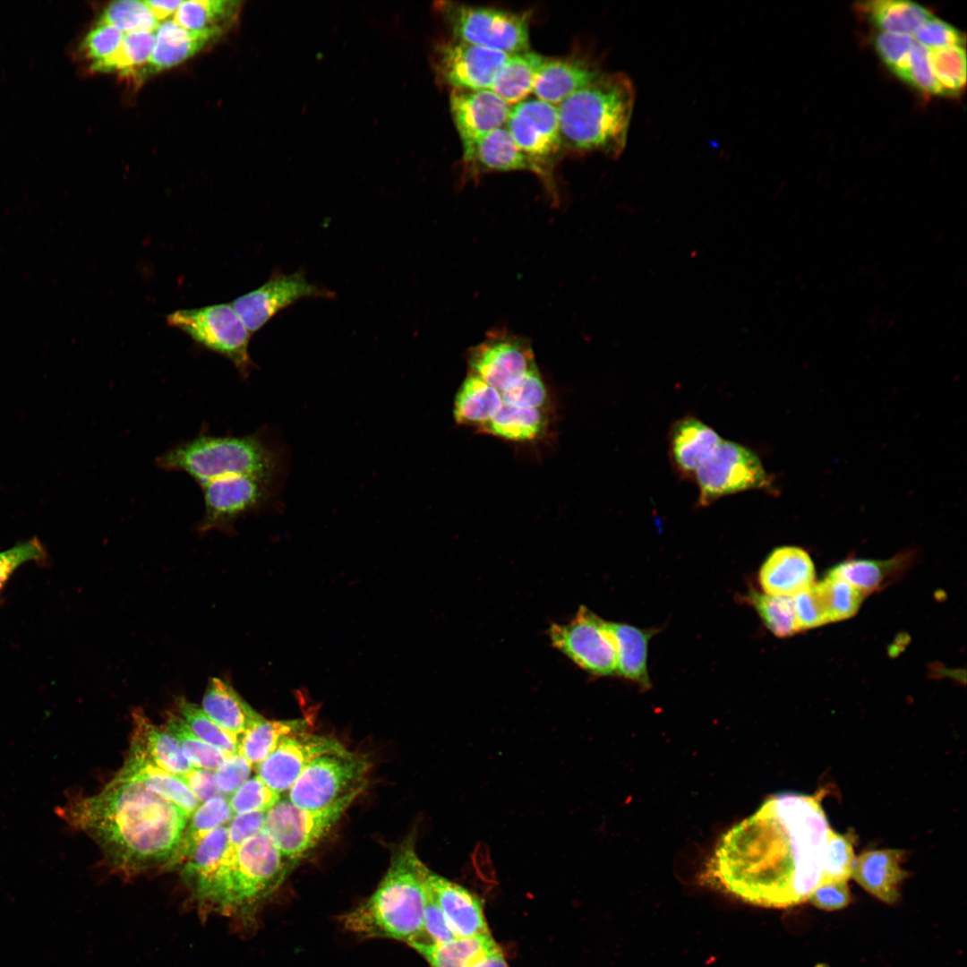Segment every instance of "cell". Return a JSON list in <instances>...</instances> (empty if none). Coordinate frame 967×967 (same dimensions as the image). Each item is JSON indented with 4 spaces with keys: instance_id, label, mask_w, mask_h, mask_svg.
<instances>
[{
    "instance_id": "obj_28",
    "label": "cell",
    "mask_w": 967,
    "mask_h": 967,
    "mask_svg": "<svg viewBox=\"0 0 967 967\" xmlns=\"http://www.w3.org/2000/svg\"><path fill=\"white\" fill-rule=\"evenodd\" d=\"M201 709L220 727L239 738L264 719L230 684L217 677L208 682Z\"/></svg>"
},
{
    "instance_id": "obj_58",
    "label": "cell",
    "mask_w": 967,
    "mask_h": 967,
    "mask_svg": "<svg viewBox=\"0 0 967 967\" xmlns=\"http://www.w3.org/2000/svg\"><path fill=\"white\" fill-rule=\"evenodd\" d=\"M424 932L432 942L444 944L457 938L449 928L444 915L427 886V896L424 915Z\"/></svg>"
},
{
    "instance_id": "obj_25",
    "label": "cell",
    "mask_w": 967,
    "mask_h": 967,
    "mask_svg": "<svg viewBox=\"0 0 967 967\" xmlns=\"http://www.w3.org/2000/svg\"><path fill=\"white\" fill-rule=\"evenodd\" d=\"M223 29L186 30L174 20L161 21L155 30L152 55L140 73L169 69L194 56L222 36Z\"/></svg>"
},
{
    "instance_id": "obj_14",
    "label": "cell",
    "mask_w": 967,
    "mask_h": 967,
    "mask_svg": "<svg viewBox=\"0 0 967 967\" xmlns=\"http://www.w3.org/2000/svg\"><path fill=\"white\" fill-rule=\"evenodd\" d=\"M335 297V292L308 281L302 269L292 273L278 269L263 285L237 297L231 305L252 334L301 299Z\"/></svg>"
},
{
    "instance_id": "obj_55",
    "label": "cell",
    "mask_w": 967,
    "mask_h": 967,
    "mask_svg": "<svg viewBox=\"0 0 967 967\" xmlns=\"http://www.w3.org/2000/svg\"><path fill=\"white\" fill-rule=\"evenodd\" d=\"M914 40L928 47L937 49L950 46H964L963 34L935 16L926 21L912 35Z\"/></svg>"
},
{
    "instance_id": "obj_15",
    "label": "cell",
    "mask_w": 967,
    "mask_h": 967,
    "mask_svg": "<svg viewBox=\"0 0 967 967\" xmlns=\"http://www.w3.org/2000/svg\"><path fill=\"white\" fill-rule=\"evenodd\" d=\"M469 372L504 392L538 369L528 341L506 330H494L467 353Z\"/></svg>"
},
{
    "instance_id": "obj_22",
    "label": "cell",
    "mask_w": 967,
    "mask_h": 967,
    "mask_svg": "<svg viewBox=\"0 0 967 967\" xmlns=\"http://www.w3.org/2000/svg\"><path fill=\"white\" fill-rule=\"evenodd\" d=\"M427 886L457 937L490 934L481 901L466 888L429 871Z\"/></svg>"
},
{
    "instance_id": "obj_9",
    "label": "cell",
    "mask_w": 967,
    "mask_h": 967,
    "mask_svg": "<svg viewBox=\"0 0 967 967\" xmlns=\"http://www.w3.org/2000/svg\"><path fill=\"white\" fill-rule=\"evenodd\" d=\"M364 790L320 809H305L285 796L266 812L264 830L282 855L295 864L314 850L339 822Z\"/></svg>"
},
{
    "instance_id": "obj_17",
    "label": "cell",
    "mask_w": 967,
    "mask_h": 967,
    "mask_svg": "<svg viewBox=\"0 0 967 967\" xmlns=\"http://www.w3.org/2000/svg\"><path fill=\"white\" fill-rule=\"evenodd\" d=\"M271 483L251 475H231L201 484L204 500L201 530L228 527L239 517L260 509L269 499Z\"/></svg>"
},
{
    "instance_id": "obj_57",
    "label": "cell",
    "mask_w": 967,
    "mask_h": 967,
    "mask_svg": "<svg viewBox=\"0 0 967 967\" xmlns=\"http://www.w3.org/2000/svg\"><path fill=\"white\" fill-rule=\"evenodd\" d=\"M253 766L240 753L228 755L215 771L217 784L228 799L250 777Z\"/></svg>"
},
{
    "instance_id": "obj_40",
    "label": "cell",
    "mask_w": 967,
    "mask_h": 967,
    "mask_svg": "<svg viewBox=\"0 0 967 967\" xmlns=\"http://www.w3.org/2000/svg\"><path fill=\"white\" fill-rule=\"evenodd\" d=\"M228 843L227 826L210 832L182 864L180 874L189 891L205 880L216 869Z\"/></svg>"
},
{
    "instance_id": "obj_8",
    "label": "cell",
    "mask_w": 967,
    "mask_h": 967,
    "mask_svg": "<svg viewBox=\"0 0 967 967\" xmlns=\"http://www.w3.org/2000/svg\"><path fill=\"white\" fill-rule=\"evenodd\" d=\"M167 323L202 347L229 360L243 379L255 368L249 355L252 333L231 304L181 309L167 316Z\"/></svg>"
},
{
    "instance_id": "obj_42",
    "label": "cell",
    "mask_w": 967,
    "mask_h": 967,
    "mask_svg": "<svg viewBox=\"0 0 967 967\" xmlns=\"http://www.w3.org/2000/svg\"><path fill=\"white\" fill-rule=\"evenodd\" d=\"M164 727L178 740L184 757L193 767L216 771L228 756L198 738L179 715L169 713Z\"/></svg>"
},
{
    "instance_id": "obj_41",
    "label": "cell",
    "mask_w": 967,
    "mask_h": 967,
    "mask_svg": "<svg viewBox=\"0 0 967 967\" xmlns=\"http://www.w3.org/2000/svg\"><path fill=\"white\" fill-rule=\"evenodd\" d=\"M746 600L761 620L777 638H788L800 631L792 597L772 595L750 590Z\"/></svg>"
},
{
    "instance_id": "obj_7",
    "label": "cell",
    "mask_w": 967,
    "mask_h": 967,
    "mask_svg": "<svg viewBox=\"0 0 967 967\" xmlns=\"http://www.w3.org/2000/svg\"><path fill=\"white\" fill-rule=\"evenodd\" d=\"M435 8L452 39L510 55L529 50L527 13L449 1Z\"/></svg>"
},
{
    "instance_id": "obj_45",
    "label": "cell",
    "mask_w": 967,
    "mask_h": 967,
    "mask_svg": "<svg viewBox=\"0 0 967 967\" xmlns=\"http://www.w3.org/2000/svg\"><path fill=\"white\" fill-rule=\"evenodd\" d=\"M98 23L112 26L125 34L155 31L160 22L143 1L120 0L103 10Z\"/></svg>"
},
{
    "instance_id": "obj_54",
    "label": "cell",
    "mask_w": 967,
    "mask_h": 967,
    "mask_svg": "<svg viewBox=\"0 0 967 967\" xmlns=\"http://www.w3.org/2000/svg\"><path fill=\"white\" fill-rule=\"evenodd\" d=\"M911 35L879 31L874 47L882 62L895 74L906 63L915 44Z\"/></svg>"
},
{
    "instance_id": "obj_50",
    "label": "cell",
    "mask_w": 967,
    "mask_h": 967,
    "mask_svg": "<svg viewBox=\"0 0 967 967\" xmlns=\"http://www.w3.org/2000/svg\"><path fill=\"white\" fill-rule=\"evenodd\" d=\"M282 796L270 789L259 775L255 774L228 798V802L234 816L267 812Z\"/></svg>"
},
{
    "instance_id": "obj_4",
    "label": "cell",
    "mask_w": 967,
    "mask_h": 967,
    "mask_svg": "<svg viewBox=\"0 0 967 967\" xmlns=\"http://www.w3.org/2000/svg\"><path fill=\"white\" fill-rule=\"evenodd\" d=\"M294 867L263 829L239 847L227 843L213 872L190 892L201 907L248 920Z\"/></svg>"
},
{
    "instance_id": "obj_21",
    "label": "cell",
    "mask_w": 967,
    "mask_h": 967,
    "mask_svg": "<svg viewBox=\"0 0 967 967\" xmlns=\"http://www.w3.org/2000/svg\"><path fill=\"white\" fill-rule=\"evenodd\" d=\"M602 73L595 58L586 55L545 57L536 74L533 92L540 100L560 105Z\"/></svg>"
},
{
    "instance_id": "obj_11",
    "label": "cell",
    "mask_w": 967,
    "mask_h": 967,
    "mask_svg": "<svg viewBox=\"0 0 967 967\" xmlns=\"http://www.w3.org/2000/svg\"><path fill=\"white\" fill-rule=\"evenodd\" d=\"M693 480L701 507L727 495L772 487V479L758 456L740 443L723 439L697 468Z\"/></svg>"
},
{
    "instance_id": "obj_35",
    "label": "cell",
    "mask_w": 967,
    "mask_h": 967,
    "mask_svg": "<svg viewBox=\"0 0 967 967\" xmlns=\"http://www.w3.org/2000/svg\"><path fill=\"white\" fill-rule=\"evenodd\" d=\"M233 817L234 813L226 797H215L201 803L188 819L170 869L180 868L210 832L219 826H227Z\"/></svg>"
},
{
    "instance_id": "obj_34",
    "label": "cell",
    "mask_w": 967,
    "mask_h": 967,
    "mask_svg": "<svg viewBox=\"0 0 967 967\" xmlns=\"http://www.w3.org/2000/svg\"><path fill=\"white\" fill-rule=\"evenodd\" d=\"M545 56L530 50L511 54L496 73L491 88L509 105H516L533 92L536 74Z\"/></svg>"
},
{
    "instance_id": "obj_3",
    "label": "cell",
    "mask_w": 967,
    "mask_h": 967,
    "mask_svg": "<svg viewBox=\"0 0 967 967\" xmlns=\"http://www.w3.org/2000/svg\"><path fill=\"white\" fill-rule=\"evenodd\" d=\"M636 101L631 79L603 72L558 105L563 150L619 158L627 145Z\"/></svg>"
},
{
    "instance_id": "obj_31",
    "label": "cell",
    "mask_w": 967,
    "mask_h": 967,
    "mask_svg": "<svg viewBox=\"0 0 967 967\" xmlns=\"http://www.w3.org/2000/svg\"><path fill=\"white\" fill-rule=\"evenodd\" d=\"M617 649V674L646 689L651 687L647 672V650L654 629L609 622Z\"/></svg>"
},
{
    "instance_id": "obj_48",
    "label": "cell",
    "mask_w": 967,
    "mask_h": 967,
    "mask_svg": "<svg viewBox=\"0 0 967 967\" xmlns=\"http://www.w3.org/2000/svg\"><path fill=\"white\" fill-rule=\"evenodd\" d=\"M854 860L852 837L830 829L824 851L823 884L847 881Z\"/></svg>"
},
{
    "instance_id": "obj_63",
    "label": "cell",
    "mask_w": 967,
    "mask_h": 967,
    "mask_svg": "<svg viewBox=\"0 0 967 967\" xmlns=\"http://www.w3.org/2000/svg\"><path fill=\"white\" fill-rule=\"evenodd\" d=\"M469 967H509V965L500 949L484 956Z\"/></svg>"
},
{
    "instance_id": "obj_56",
    "label": "cell",
    "mask_w": 967,
    "mask_h": 967,
    "mask_svg": "<svg viewBox=\"0 0 967 967\" xmlns=\"http://www.w3.org/2000/svg\"><path fill=\"white\" fill-rule=\"evenodd\" d=\"M792 601L800 631L830 623L816 582L792 596Z\"/></svg>"
},
{
    "instance_id": "obj_43",
    "label": "cell",
    "mask_w": 967,
    "mask_h": 967,
    "mask_svg": "<svg viewBox=\"0 0 967 967\" xmlns=\"http://www.w3.org/2000/svg\"><path fill=\"white\" fill-rule=\"evenodd\" d=\"M816 586L830 622L847 620L854 616L865 596L831 571L824 579L816 582Z\"/></svg>"
},
{
    "instance_id": "obj_10",
    "label": "cell",
    "mask_w": 967,
    "mask_h": 967,
    "mask_svg": "<svg viewBox=\"0 0 967 967\" xmlns=\"http://www.w3.org/2000/svg\"><path fill=\"white\" fill-rule=\"evenodd\" d=\"M371 768L369 758L346 749L312 760L286 793L295 806L305 809L326 808L358 790H364Z\"/></svg>"
},
{
    "instance_id": "obj_2",
    "label": "cell",
    "mask_w": 967,
    "mask_h": 967,
    "mask_svg": "<svg viewBox=\"0 0 967 967\" xmlns=\"http://www.w3.org/2000/svg\"><path fill=\"white\" fill-rule=\"evenodd\" d=\"M100 848L116 872L170 869L190 816L141 782L117 773L98 792L73 795L57 809Z\"/></svg>"
},
{
    "instance_id": "obj_1",
    "label": "cell",
    "mask_w": 967,
    "mask_h": 967,
    "mask_svg": "<svg viewBox=\"0 0 967 967\" xmlns=\"http://www.w3.org/2000/svg\"><path fill=\"white\" fill-rule=\"evenodd\" d=\"M829 831L820 796L771 797L723 836L706 868V880L753 905L800 903L823 884Z\"/></svg>"
},
{
    "instance_id": "obj_18",
    "label": "cell",
    "mask_w": 967,
    "mask_h": 967,
    "mask_svg": "<svg viewBox=\"0 0 967 967\" xmlns=\"http://www.w3.org/2000/svg\"><path fill=\"white\" fill-rule=\"evenodd\" d=\"M347 748L336 738L310 732L284 739L260 764L256 774L273 791L283 795L315 758L339 753Z\"/></svg>"
},
{
    "instance_id": "obj_33",
    "label": "cell",
    "mask_w": 967,
    "mask_h": 967,
    "mask_svg": "<svg viewBox=\"0 0 967 967\" xmlns=\"http://www.w3.org/2000/svg\"><path fill=\"white\" fill-rule=\"evenodd\" d=\"M502 406L501 391L468 371L456 394L453 415L458 424L480 430Z\"/></svg>"
},
{
    "instance_id": "obj_12",
    "label": "cell",
    "mask_w": 967,
    "mask_h": 967,
    "mask_svg": "<svg viewBox=\"0 0 967 967\" xmlns=\"http://www.w3.org/2000/svg\"><path fill=\"white\" fill-rule=\"evenodd\" d=\"M548 632L552 646L586 672L617 674V649L609 621L586 607L580 606L568 623L552 624Z\"/></svg>"
},
{
    "instance_id": "obj_36",
    "label": "cell",
    "mask_w": 967,
    "mask_h": 967,
    "mask_svg": "<svg viewBox=\"0 0 967 967\" xmlns=\"http://www.w3.org/2000/svg\"><path fill=\"white\" fill-rule=\"evenodd\" d=\"M860 8L880 31L911 36L934 16L927 8L910 1H869L863 3Z\"/></svg>"
},
{
    "instance_id": "obj_19",
    "label": "cell",
    "mask_w": 967,
    "mask_h": 967,
    "mask_svg": "<svg viewBox=\"0 0 967 967\" xmlns=\"http://www.w3.org/2000/svg\"><path fill=\"white\" fill-rule=\"evenodd\" d=\"M449 107L458 133L463 156L492 131L502 127L510 112V105L490 89L450 90Z\"/></svg>"
},
{
    "instance_id": "obj_53",
    "label": "cell",
    "mask_w": 967,
    "mask_h": 967,
    "mask_svg": "<svg viewBox=\"0 0 967 967\" xmlns=\"http://www.w3.org/2000/svg\"><path fill=\"white\" fill-rule=\"evenodd\" d=\"M46 557L45 547L35 537L0 552V594L20 567L30 561H43Z\"/></svg>"
},
{
    "instance_id": "obj_23",
    "label": "cell",
    "mask_w": 967,
    "mask_h": 967,
    "mask_svg": "<svg viewBox=\"0 0 967 967\" xmlns=\"http://www.w3.org/2000/svg\"><path fill=\"white\" fill-rule=\"evenodd\" d=\"M809 554L797 546L772 551L760 567L758 582L765 594L792 597L815 582Z\"/></svg>"
},
{
    "instance_id": "obj_27",
    "label": "cell",
    "mask_w": 967,
    "mask_h": 967,
    "mask_svg": "<svg viewBox=\"0 0 967 967\" xmlns=\"http://www.w3.org/2000/svg\"><path fill=\"white\" fill-rule=\"evenodd\" d=\"M131 747L140 750L158 767L175 775L188 773L193 766L184 757L178 740L165 727H160L141 708L132 713Z\"/></svg>"
},
{
    "instance_id": "obj_16",
    "label": "cell",
    "mask_w": 967,
    "mask_h": 967,
    "mask_svg": "<svg viewBox=\"0 0 967 967\" xmlns=\"http://www.w3.org/2000/svg\"><path fill=\"white\" fill-rule=\"evenodd\" d=\"M505 128L522 151L552 168L563 150L558 108L548 102L534 98L514 105Z\"/></svg>"
},
{
    "instance_id": "obj_52",
    "label": "cell",
    "mask_w": 967,
    "mask_h": 967,
    "mask_svg": "<svg viewBox=\"0 0 967 967\" xmlns=\"http://www.w3.org/2000/svg\"><path fill=\"white\" fill-rule=\"evenodd\" d=\"M501 393L503 405L518 408L545 409L548 402V393L538 369Z\"/></svg>"
},
{
    "instance_id": "obj_44",
    "label": "cell",
    "mask_w": 967,
    "mask_h": 967,
    "mask_svg": "<svg viewBox=\"0 0 967 967\" xmlns=\"http://www.w3.org/2000/svg\"><path fill=\"white\" fill-rule=\"evenodd\" d=\"M179 715L204 742L214 746L227 755L239 753L240 738L226 731L210 718L201 706L184 698L177 701Z\"/></svg>"
},
{
    "instance_id": "obj_5",
    "label": "cell",
    "mask_w": 967,
    "mask_h": 967,
    "mask_svg": "<svg viewBox=\"0 0 967 967\" xmlns=\"http://www.w3.org/2000/svg\"><path fill=\"white\" fill-rule=\"evenodd\" d=\"M429 871L413 841L406 840L392 854L389 869L372 894L344 915L345 928L362 937L388 938L407 945L425 937Z\"/></svg>"
},
{
    "instance_id": "obj_59",
    "label": "cell",
    "mask_w": 967,
    "mask_h": 967,
    "mask_svg": "<svg viewBox=\"0 0 967 967\" xmlns=\"http://www.w3.org/2000/svg\"><path fill=\"white\" fill-rule=\"evenodd\" d=\"M808 900L815 907L834 911L847 906L851 902V894L847 881L823 884L816 887Z\"/></svg>"
},
{
    "instance_id": "obj_61",
    "label": "cell",
    "mask_w": 967,
    "mask_h": 967,
    "mask_svg": "<svg viewBox=\"0 0 967 967\" xmlns=\"http://www.w3.org/2000/svg\"><path fill=\"white\" fill-rule=\"evenodd\" d=\"M181 778L200 803L215 797H226L217 784L215 771L213 770L193 767L188 773L181 775Z\"/></svg>"
},
{
    "instance_id": "obj_37",
    "label": "cell",
    "mask_w": 967,
    "mask_h": 967,
    "mask_svg": "<svg viewBox=\"0 0 967 967\" xmlns=\"http://www.w3.org/2000/svg\"><path fill=\"white\" fill-rule=\"evenodd\" d=\"M305 719H263L240 738L239 753L253 766L264 760L286 738L309 732Z\"/></svg>"
},
{
    "instance_id": "obj_29",
    "label": "cell",
    "mask_w": 967,
    "mask_h": 967,
    "mask_svg": "<svg viewBox=\"0 0 967 967\" xmlns=\"http://www.w3.org/2000/svg\"><path fill=\"white\" fill-rule=\"evenodd\" d=\"M118 773L145 784L151 791L174 802L189 816L201 804L181 776L158 767L133 747L130 746L128 756Z\"/></svg>"
},
{
    "instance_id": "obj_32",
    "label": "cell",
    "mask_w": 967,
    "mask_h": 967,
    "mask_svg": "<svg viewBox=\"0 0 967 967\" xmlns=\"http://www.w3.org/2000/svg\"><path fill=\"white\" fill-rule=\"evenodd\" d=\"M431 967H469L484 956L500 950L491 934L478 935L438 944L424 937L408 944Z\"/></svg>"
},
{
    "instance_id": "obj_13",
    "label": "cell",
    "mask_w": 967,
    "mask_h": 967,
    "mask_svg": "<svg viewBox=\"0 0 967 967\" xmlns=\"http://www.w3.org/2000/svg\"><path fill=\"white\" fill-rule=\"evenodd\" d=\"M509 56L450 38L434 44L432 64L438 82L450 90H484Z\"/></svg>"
},
{
    "instance_id": "obj_20",
    "label": "cell",
    "mask_w": 967,
    "mask_h": 967,
    "mask_svg": "<svg viewBox=\"0 0 967 967\" xmlns=\"http://www.w3.org/2000/svg\"><path fill=\"white\" fill-rule=\"evenodd\" d=\"M464 163L474 173L528 171L539 176L554 195L552 168L534 159L515 143L505 126L483 137L466 156Z\"/></svg>"
},
{
    "instance_id": "obj_38",
    "label": "cell",
    "mask_w": 967,
    "mask_h": 967,
    "mask_svg": "<svg viewBox=\"0 0 967 967\" xmlns=\"http://www.w3.org/2000/svg\"><path fill=\"white\" fill-rule=\"evenodd\" d=\"M548 423L545 409L518 408L503 405L479 430L513 441H528L540 437Z\"/></svg>"
},
{
    "instance_id": "obj_24",
    "label": "cell",
    "mask_w": 967,
    "mask_h": 967,
    "mask_svg": "<svg viewBox=\"0 0 967 967\" xmlns=\"http://www.w3.org/2000/svg\"><path fill=\"white\" fill-rule=\"evenodd\" d=\"M721 436L693 415L677 420L668 435L669 457L675 472L682 479L693 480L697 468L715 450Z\"/></svg>"
},
{
    "instance_id": "obj_46",
    "label": "cell",
    "mask_w": 967,
    "mask_h": 967,
    "mask_svg": "<svg viewBox=\"0 0 967 967\" xmlns=\"http://www.w3.org/2000/svg\"><path fill=\"white\" fill-rule=\"evenodd\" d=\"M154 45V31L125 33L119 50L103 72L124 75L140 73L150 61Z\"/></svg>"
},
{
    "instance_id": "obj_62",
    "label": "cell",
    "mask_w": 967,
    "mask_h": 967,
    "mask_svg": "<svg viewBox=\"0 0 967 967\" xmlns=\"http://www.w3.org/2000/svg\"><path fill=\"white\" fill-rule=\"evenodd\" d=\"M143 2L150 8V10L152 12L154 16L159 22L166 21L170 16H174L178 7L182 4L181 0H148Z\"/></svg>"
},
{
    "instance_id": "obj_51",
    "label": "cell",
    "mask_w": 967,
    "mask_h": 967,
    "mask_svg": "<svg viewBox=\"0 0 967 967\" xmlns=\"http://www.w3.org/2000/svg\"><path fill=\"white\" fill-rule=\"evenodd\" d=\"M124 35L116 28L102 23H97L88 32L82 42V50L90 62L91 70L104 71L119 50Z\"/></svg>"
},
{
    "instance_id": "obj_47",
    "label": "cell",
    "mask_w": 967,
    "mask_h": 967,
    "mask_svg": "<svg viewBox=\"0 0 967 967\" xmlns=\"http://www.w3.org/2000/svg\"><path fill=\"white\" fill-rule=\"evenodd\" d=\"M935 77L947 95L958 93L966 82V54L963 47L950 46L930 49Z\"/></svg>"
},
{
    "instance_id": "obj_6",
    "label": "cell",
    "mask_w": 967,
    "mask_h": 967,
    "mask_svg": "<svg viewBox=\"0 0 967 967\" xmlns=\"http://www.w3.org/2000/svg\"><path fill=\"white\" fill-rule=\"evenodd\" d=\"M166 471L186 473L200 485L231 475H251L272 482L278 458L258 434L217 436L201 432L180 442L157 458Z\"/></svg>"
},
{
    "instance_id": "obj_39",
    "label": "cell",
    "mask_w": 967,
    "mask_h": 967,
    "mask_svg": "<svg viewBox=\"0 0 967 967\" xmlns=\"http://www.w3.org/2000/svg\"><path fill=\"white\" fill-rule=\"evenodd\" d=\"M242 3L231 0H189L182 1L174 15V21L191 30L227 29L235 21Z\"/></svg>"
},
{
    "instance_id": "obj_60",
    "label": "cell",
    "mask_w": 967,
    "mask_h": 967,
    "mask_svg": "<svg viewBox=\"0 0 967 967\" xmlns=\"http://www.w3.org/2000/svg\"><path fill=\"white\" fill-rule=\"evenodd\" d=\"M266 812H252L235 815L229 824L228 843L234 847L241 846L264 829Z\"/></svg>"
},
{
    "instance_id": "obj_26",
    "label": "cell",
    "mask_w": 967,
    "mask_h": 967,
    "mask_svg": "<svg viewBox=\"0 0 967 967\" xmlns=\"http://www.w3.org/2000/svg\"><path fill=\"white\" fill-rule=\"evenodd\" d=\"M904 852L896 849L868 851L855 858L851 876L867 892L886 903H894L908 877L902 868Z\"/></svg>"
},
{
    "instance_id": "obj_49",
    "label": "cell",
    "mask_w": 967,
    "mask_h": 967,
    "mask_svg": "<svg viewBox=\"0 0 967 967\" xmlns=\"http://www.w3.org/2000/svg\"><path fill=\"white\" fill-rule=\"evenodd\" d=\"M917 90L932 95H947L932 71L930 49L915 42L905 64L895 73Z\"/></svg>"
},
{
    "instance_id": "obj_30",
    "label": "cell",
    "mask_w": 967,
    "mask_h": 967,
    "mask_svg": "<svg viewBox=\"0 0 967 967\" xmlns=\"http://www.w3.org/2000/svg\"><path fill=\"white\" fill-rule=\"evenodd\" d=\"M911 552H901L888 560L847 559L830 571L864 595L881 591L899 580L912 564Z\"/></svg>"
}]
</instances>
